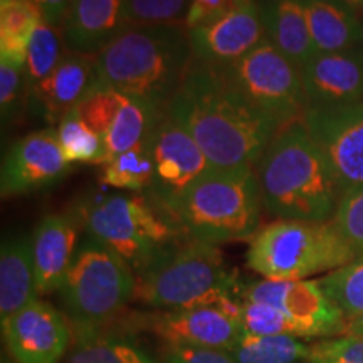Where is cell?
Masks as SVG:
<instances>
[{"mask_svg":"<svg viewBox=\"0 0 363 363\" xmlns=\"http://www.w3.org/2000/svg\"><path fill=\"white\" fill-rule=\"evenodd\" d=\"M167 111L184 126L216 170L254 169L283 128L247 106L217 66L194 61Z\"/></svg>","mask_w":363,"mask_h":363,"instance_id":"1","label":"cell"},{"mask_svg":"<svg viewBox=\"0 0 363 363\" xmlns=\"http://www.w3.org/2000/svg\"><path fill=\"white\" fill-rule=\"evenodd\" d=\"M262 206L276 219L330 222L342 190L303 121L281 128L254 165Z\"/></svg>","mask_w":363,"mask_h":363,"instance_id":"2","label":"cell"},{"mask_svg":"<svg viewBox=\"0 0 363 363\" xmlns=\"http://www.w3.org/2000/svg\"><path fill=\"white\" fill-rule=\"evenodd\" d=\"M192 62L184 24L123 27L96 54L94 86L167 108Z\"/></svg>","mask_w":363,"mask_h":363,"instance_id":"3","label":"cell"},{"mask_svg":"<svg viewBox=\"0 0 363 363\" xmlns=\"http://www.w3.org/2000/svg\"><path fill=\"white\" fill-rule=\"evenodd\" d=\"M261 208L254 169H240L211 172L162 211L187 238L222 244L252 239L259 229Z\"/></svg>","mask_w":363,"mask_h":363,"instance_id":"4","label":"cell"},{"mask_svg":"<svg viewBox=\"0 0 363 363\" xmlns=\"http://www.w3.org/2000/svg\"><path fill=\"white\" fill-rule=\"evenodd\" d=\"M240 284L217 244L185 238L136 278L135 299L153 310L175 311L239 296Z\"/></svg>","mask_w":363,"mask_h":363,"instance_id":"5","label":"cell"},{"mask_svg":"<svg viewBox=\"0 0 363 363\" xmlns=\"http://www.w3.org/2000/svg\"><path fill=\"white\" fill-rule=\"evenodd\" d=\"M72 216L88 235L123 257L136 278L187 238L162 208L142 195L113 194L91 199Z\"/></svg>","mask_w":363,"mask_h":363,"instance_id":"6","label":"cell"},{"mask_svg":"<svg viewBox=\"0 0 363 363\" xmlns=\"http://www.w3.org/2000/svg\"><path fill=\"white\" fill-rule=\"evenodd\" d=\"M358 259L333 222L278 219L256 233L246 262L262 279L299 281Z\"/></svg>","mask_w":363,"mask_h":363,"instance_id":"7","label":"cell"},{"mask_svg":"<svg viewBox=\"0 0 363 363\" xmlns=\"http://www.w3.org/2000/svg\"><path fill=\"white\" fill-rule=\"evenodd\" d=\"M57 291L74 335L115 320L135 299L136 276L123 257L86 235Z\"/></svg>","mask_w":363,"mask_h":363,"instance_id":"8","label":"cell"},{"mask_svg":"<svg viewBox=\"0 0 363 363\" xmlns=\"http://www.w3.org/2000/svg\"><path fill=\"white\" fill-rule=\"evenodd\" d=\"M217 67L247 106L281 126L303 120L310 108L301 74L269 39L233 65Z\"/></svg>","mask_w":363,"mask_h":363,"instance_id":"9","label":"cell"},{"mask_svg":"<svg viewBox=\"0 0 363 363\" xmlns=\"http://www.w3.org/2000/svg\"><path fill=\"white\" fill-rule=\"evenodd\" d=\"M147 142L155 163L148 199L157 207L169 206L195 182L216 170L194 136L167 110L150 130Z\"/></svg>","mask_w":363,"mask_h":363,"instance_id":"10","label":"cell"},{"mask_svg":"<svg viewBox=\"0 0 363 363\" xmlns=\"http://www.w3.org/2000/svg\"><path fill=\"white\" fill-rule=\"evenodd\" d=\"M239 298L279 310L293 321L301 340L335 338L345 333L347 318L326 296L318 281L261 279L242 283Z\"/></svg>","mask_w":363,"mask_h":363,"instance_id":"11","label":"cell"},{"mask_svg":"<svg viewBox=\"0 0 363 363\" xmlns=\"http://www.w3.org/2000/svg\"><path fill=\"white\" fill-rule=\"evenodd\" d=\"M303 125L328 162L342 195L363 187V101L308 108Z\"/></svg>","mask_w":363,"mask_h":363,"instance_id":"12","label":"cell"},{"mask_svg":"<svg viewBox=\"0 0 363 363\" xmlns=\"http://www.w3.org/2000/svg\"><path fill=\"white\" fill-rule=\"evenodd\" d=\"M138 321L165 345L230 350L244 333L239 296L185 310L150 313Z\"/></svg>","mask_w":363,"mask_h":363,"instance_id":"13","label":"cell"},{"mask_svg":"<svg viewBox=\"0 0 363 363\" xmlns=\"http://www.w3.org/2000/svg\"><path fill=\"white\" fill-rule=\"evenodd\" d=\"M266 39L261 6L252 0H234L220 17L189 29L194 61L212 66L233 65Z\"/></svg>","mask_w":363,"mask_h":363,"instance_id":"14","label":"cell"},{"mask_svg":"<svg viewBox=\"0 0 363 363\" xmlns=\"http://www.w3.org/2000/svg\"><path fill=\"white\" fill-rule=\"evenodd\" d=\"M0 325L9 357L16 363H61L71 350L69 320L65 311L43 299H35Z\"/></svg>","mask_w":363,"mask_h":363,"instance_id":"15","label":"cell"},{"mask_svg":"<svg viewBox=\"0 0 363 363\" xmlns=\"http://www.w3.org/2000/svg\"><path fill=\"white\" fill-rule=\"evenodd\" d=\"M69 165L59 147L56 128L34 131L7 150L0 172V194L12 197L51 187L65 179Z\"/></svg>","mask_w":363,"mask_h":363,"instance_id":"16","label":"cell"},{"mask_svg":"<svg viewBox=\"0 0 363 363\" xmlns=\"http://www.w3.org/2000/svg\"><path fill=\"white\" fill-rule=\"evenodd\" d=\"M299 74L310 108L342 106L363 99V54L357 49L315 54Z\"/></svg>","mask_w":363,"mask_h":363,"instance_id":"17","label":"cell"},{"mask_svg":"<svg viewBox=\"0 0 363 363\" xmlns=\"http://www.w3.org/2000/svg\"><path fill=\"white\" fill-rule=\"evenodd\" d=\"M96 83V56L67 49L56 69L29 93V103L45 123L59 125Z\"/></svg>","mask_w":363,"mask_h":363,"instance_id":"18","label":"cell"},{"mask_svg":"<svg viewBox=\"0 0 363 363\" xmlns=\"http://www.w3.org/2000/svg\"><path fill=\"white\" fill-rule=\"evenodd\" d=\"M79 222L74 216L48 214L33 233V254L39 296L57 291L78 251Z\"/></svg>","mask_w":363,"mask_h":363,"instance_id":"19","label":"cell"},{"mask_svg":"<svg viewBox=\"0 0 363 363\" xmlns=\"http://www.w3.org/2000/svg\"><path fill=\"white\" fill-rule=\"evenodd\" d=\"M123 0H72L62 24L69 51L96 54L123 29Z\"/></svg>","mask_w":363,"mask_h":363,"instance_id":"20","label":"cell"},{"mask_svg":"<svg viewBox=\"0 0 363 363\" xmlns=\"http://www.w3.org/2000/svg\"><path fill=\"white\" fill-rule=\"evenodd\" d=\"M39 299L33 239L16 235L0 249V323Z\"/></svg>","mask_w":363,"mask_h":363,"instance_id":"21","label":"cell"},{"mask_svg":"<svg viewBox=\"0 0 363 363\" xmlns=\"http://www.w3.org/2000/svg\"><path fill=\"white\" fill-rule=\"evenodd\" d=\"M261 11L267 39L299 71L316 54L303 0H266Z\"/></svg>","mask_w":363,"mask_h":363,"instance_id":"22","label":"cell"},{"mask_svg":"<svg viewBox=\"0 0 363 363\" xmlns=\"http://www.w3.org/2000/svg\"><path fill=\"white\" fill-rule=\"evenodd\" d=\"M316 54L357 49L363 40V26L357 11L343 0H303Z\"/></svg>","mask_w":363,"mask_h":363,"instance_id":"23","label":"cell"},{"mask_svg":"<svg viewBox=\"0 0 363 363\" xmlns=\"http://www.w3.org/2000/svg\"><path fill=\"white\" fill-rule=\"evenodd\" d=\"M66 363H162L133 333L98 328L74 333Z\"/></svg>","mask_w":363,"mask_h":363,"instance_id":"24","label":"cell"},{"mask_svg":"<svg viewBox=\"0 0 363 363\" xmlns=\"http://www.w3.org/2000/svg\"><path fill=\"white\" fill-rule=\"evenodd\" d=\"M165 110L167 108L155 106L145 99L121 93L120 111H118L111 128L104 135L110 160L118 153H123L126 150L143 143L158 116Z\"/></svg>","mask_w":363,"mask_h":363,"instance_id":"25","label":"cell"},{"mask_svg":"<svg viewBox=\"0 0 363 363\" xmlns=\"http://www.w3.org/2000/svg\"><path fill=\"white\" fill-rule=\"evenodd\" d=\"M43 16L29 0H0V61L26 67L29 43Z\"/></svg>","mask_w":363,"mask_h":363,"instance_id":"26","label":"cell"},{"mask_svg":"<svg viewBox=\"0 0 363 363\" xmlns=\"http://www.w3.org/2000/svg\"><path fill=\"white\" fill-rule=\"evenodd\" d=\"M227 352L238 363H303L310 358L311 345L288 335H254L244 331Z\"/></svg>","mask_w":363,"mask_h":363,"instance_id":"27","label":"cell"},{"mask_svg":"<svg viewBox=\"0 0 363 363\" xmlns=\"http://www.w3.org/2000/svg\"><path fill=\"white\" fill-rule=\"evenodd\" d=\"M59 147L69 163H93L104 165L110 160L106 142L99 133L89 128L79 116L78 108L71 110L56 126Z\"/></svg>","mask_w":363,"mask_h":363,"instance_id":"28","label":"cell"},{"mask_svg":"<svg viewBox=\"0 0 363 363\" xmlns=\"http://www.w3.org/2000/svg\"><path fill=\"white\" fill-rule=\"evenodd\" d=\"M155 174L152 150L145 140L138 147L118 153L103 165L101 182L113 189L142 192L148 190Z\"/></svg>","mask_w":363,"mask_h":363,"instance_id":"29","label":"cell"},{"mask_svg":"<svg viewBox=\"0 0 363 363\" xmlns=\"http://www.w3.org/2000/svg\"><path fill=\"white\" fill-rule=\"evenodd\" d=\"M67 51V45L59 27H54L44 19L35 27L33 39L29 43L26 57V76L30 89L48 78L56 69L62 56Z\"/></svg>","mask_w":363,"mask_h":363,"instance_id":"30","label":"cell"},{"mask_svg":"<svg viewBox=\"0 0 363 363\" xmlns=\"http://www.w3.org/2000/svg\"><path fill=\"white\" fill-rule=\"evenodd\" d=\"M318 284L347 320L363 315V257L328 272Z\"/></svg>","mask_w":363,"mask_h":363,"instance_id":"31","label":"cell"},{"mask_svg":"<svg viewBox=\"0 0 363 363\" xmlns=\"http://www.w3.org/2000/svg\"><path fill=\"white\" fill-rule=\"evenodd\" d=\"M190 0H123V27L185 26Z\"/></svg>","mask_w":363,"mask_h":363,"instance_id":"32","label":"cell"},{"mask_svg":"<svg viewBox=\"0 0 363 363\" xmlns=\"http://www.w3.org/2000/svg\"><path fill=\"white\" fill-rule=\"evenodd\" d=\"M240 323L244 331L254 335H288L299 338L296 326L288 316L264 303L240 299Z\"/></svg>","mask_w":363,"mask_h":363,"instance_id":"33","label":"cell"},{"mask_svg":"<svg viewBox=\"0 0 363 363\" xmlns=\"http://www.w3.org/2000/svg\"><path fill=\"white\" fill-rule=\"evenodd\" d=\"M120 91L93 86V89L86 94V98L76 108H78L79 116L83 118L84 123L104 138V135L111 128L118 111H120Z\"/></svg>","mask_w":363,"mask_h":363,"instance_id":"34","label":"cell"},{"mask_svg":"<svg viewBox=\"0 0 363 363\" xmlns=\"http://www.w3.org/2000/svg\"><path fill=\"white\" fill-rule=\"evenodd\" d=\"M26 103H29L26 69L0 61V115L4 126L19 116Z\"/></svg>","mask_w":363,"mask_h":363,"instance_id":"35","label":"cell"},{"mask_svg":"<svg viewBox=\"0 0 363 363\" xmlns=\"http://www.w3.org/2000/svg\"><path fill=\"white\" fill-rule=\"evenodd\" d=\"M331 222L357 256L363 257V187L342 195Z\"/></svg>","mask_w":363,"mask_h":363,"instance_id":"36","label":"cell"},{"mask_svg":"<svg viewBox=\"0 0 363 363\" xmlns=\"http://www.w3.org/2000/svg\"><path fill=\"white\" fill-rule=\"evenodd\" d=\"M310 363H363V337L325 338L311 345Z\"/></svg>","mask_w":363,"mask_h":363,"instance_id":"37","label":"cell"},{"mask_svg":"<svg viewBox=\"0 0 363 363\" xmlns=\"http://www.w3.org/2000/svg\"><path fill=\"white\" fill-rule=\"evenodd\" d=\"M165 363H238L227 350L165 345Z\"/></svg>","mask_w":363,"mask_h":363,"instance_id":"38","label":"cell"},{"mask_svg":"<svg viewBox=\"0 0 363 363\" xmlns=\"http://www.w3.org/2000/svg\"><path fill=\"white\" fill-rule=\"evenodd\" d=\"M234 0H190V9L185 19V27L192 29L206 22L220 17L222 13L233 7Z\"/></svg>","mask_w":363,"mask_h":363,"instance_id":"39","label":"cell"},{"mask_svg":"<svg viewBox=\"0 0 363 363\" xmlns=\"http://www.w3.org/2000/svg\"><path fill=\"white\" fill-rule=\"evenodd\" d=\"M29 2L38 9L45 22L59 29H62L67 12L72 6V0H29Z\"/></svg>","mask_w":363,"mask_h":363,"instance_id":"40","label":"cell"},{"mask_svg":"<svg viewBox=\"0 0 363 363\" xmlns=\"http://www.w3.org/2000/svg\"><path fill=\"white\" fill-rule=\"evenodd\" d=\"M352 335V337H363V315L348 318L347 325H345V333Z\"/></svg>","mask_w":363,"mask_h":363,"instance_id":"41","label":"cell"},{"mask_svg":"<svg viewBox=\"0 0 363 363\" xmlns=\"http://www.w3.org/2000/svg\"><path fill=\"white\" fill-rule=\"evenodd\" d=\"M345 4H348V6L355 9V11H362L363 12V0H343Z\"/></svg>","mask_w":363,"mask_h":363,"instance_id":"42","label":"cell"},{"mask_svg":"<svg viewBox=\"0 0 363 363\" xmlns=\"http://www.w3.org/2000/svg\"><path fill=\"white\" fill-rule=\"evenodd\" d=\"M2 363H16L11 357H7L6 353H2Z\"/></svg>","mask_w":363,"mask_h":363,"instance_id":"43","label":"cell"},{"mask_svg":"<svg viewBox=\"0 0 363 363\" xmlns=\"http://www.w3.org/2000/svg\"><path fill=\"white\" fill-rule=\"evenodd\" d=\"M303 363H310V362H303Z\"/></svg>","mask_w":363,"mask_h":363,"instance_id":"44","label":"cell"}]
</instances>
